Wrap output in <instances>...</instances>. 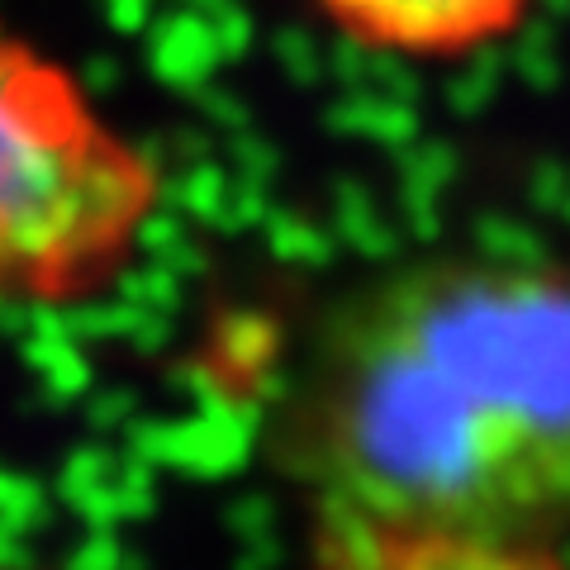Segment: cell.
<instances>
[{"mask_svg": "<svg viewBox=\"0 0 570 570\" xmlns=\"http://www.w3.org/2000/svg\"><path fill=\"white\" fill-rule=\"evenodd\" d=\"M314 532L547 547L570 528V247H452L318 318L285 404Z\"/></svg>", "mask_w": 570, "mask_h": 570, "instance_id": "6da1fadb", "label": "cell"}, {"mask_svg": "<svg viewBox=\"0 0 570 570\" xmlns=\"http://www.w3.org/2000/svg\"><path fill=\"white\" fill-rule=\"evenodd\" d=\"M318 570H561L547 547L461 542V538H366L314 532Z\"/></svg>", "mask_w": 570, "mask_h": 570, "instance_id": "277c9868", "label": "cell"}, {"mask_svg": "<svg viewBox=\"0 0 570 570\" xmlns=\"http://www.w3.org/2000/svg\"><path fill=\"white\" fill-rule=\"evenodd\" d=\"M167 186L77 71L0 14V305H91L129 276Z\"/></svg>", "mask_w": 570, "mask_h": 570, "instance_id": "7a4b0ae2", "label": "cell"}, {"mask_svg": "<svg viewBox=\"0 0 570 570\" xmlns=\"http://www.w3.org/2000/svg\"><path fill=\"white\" fill-rule=\"evenodd\" d=\"M299 6L366 52L404 62H461L513 39L538 0H299Z\"/></svg>", "mask_w": 570, "mask_h": 570, "instance_id": "3957f363", "label": "cell"}]
</instances>
